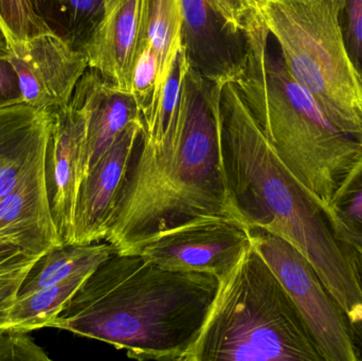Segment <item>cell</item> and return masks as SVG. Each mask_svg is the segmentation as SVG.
<instances>
[{
  "mask_svg": "<svg viewBox=\"0 0 362 361\" xmlns=\"http://www.w3.org/2000/svg\"><path fill=\"white\" fill-rule=\"evenodd\" d=\"M0 31L8 45L21 44L35 36L52 33L36 16L29 0H0Z\"/></svg>",
  "mask_w": 362,
  "mask_h": 361,
  "instance_id": "obj_22",
  "label": "cell"
},
{
  "mask_svg": "<svg viewBox=\"0 0 362 361\" xmlns=\"http://www.w3.org/2000/svg\"><path fill=\"white\" fill-rule=\"evenodd\" d=\"M244 30L246 68L234 84L281 160L325 211L362 142L342 131L293 78L257 8Z\"/></svg>",
  "mask_w": 362,
  "mask_h": 361,
  "instance_id": "obj_3",
  "label": "cell"
},
{
  "mask_svg": "<svg viewBox=\"0 0 362 361\" xmlns=\"http://www.w3.org/2000/svg\"><path fill=\"white\" fill-rule=\"evenodd\" d=\"M51 114L45 165L47 188L59 239L63 245H70L74 244L76 203L83 182L86 118L71 101L51 110Z\"/></svg>",
  "mask_w": 362,
  "mask_h": 361,
  "instance_id": "obj_11",
  "label": "cell"
},
{
  "mask_svg": "<svg viewBox=\"0 0 362 361\" xmlns=\"http://www.w3.org/2000/svg\"><path fill=\"white\" fill-rule=\"evenodd\" d=\"M131 93L141 114L144 125L153 120L159 97V59L148 40V32L142 37L136 54Z\"/></svg>",
  "mask_w": 362,
  "mask_h": 361,
  "instance_id": "obj_21",
  "label": "cell"
},
{
  "mask_svg": "<svg viewBox=\"0 0 362 361\" xmlns=\"http://www.w3.org/2000/svg\"><path fill=\"white\" fill-rule=\"evenodd\" d=\"M8 48L23 102L40 110L67 105L88 69L85 53L54 33L8 45Z\"/></svg>",
  "mask_w": 362,
  "mask_h": 361,
  "instance_id": "obj_9",
  "label": "cell"
},
{
  "mask_svg": "<svg viewBox=\"0 0 362 361\" xmlns=\"http://www.w3.org/2000/svg\"><path fill=\"white\" fill-rule=\"evenodd\" d=\"M341 27L349 57L362 82V0H344Z\"/></svg>",
  "mask_w": 362,
  "mask_h": 361,
  "instance_id": "obj_23",
  "label": "cell"
},
{
  "mask_svg": "<svg viewBox=\"0 0 362 361\" xmlns=\"http://www.w3.org/2000/svg\"><path fill=\"white\" fill-rule=\"evenodd\" d=\"M357 266H358L359 277L362 285V251L357 252Z\"/></svg>",
  "mask_w": 362,
  "mask_h": 361,
  "instance_id": "obj_29",
  "label": "cell"
},
{
  "mask_svg": "<svg viewBox=\"0 0 362 361\" xmlns=\"http://www.w3.org/2000/svg\"><path fill=\"white\" fill-rule=\"evenodd\" d=\"M148 0H106L103 16L83 52L89 69L131 93L136 54L148 32Z\"/></svg>",
  "mask_w": 362,
  "mask_h": 361,
  "instance_id": "obj_12",
  "label": "cell"
},
{
  "mask_svg": "<svg viewBox=\"0 0 362 361\" xmlns=\"http://www.w3.org/2000/svg\"><path fill=\"white\" fill-rule=\"evenodd\" d=\"M325 213L338 239L362 251V153L338 184Z\"/></svg>",
  "mask_w": 362,
  "mask_h": 361,
  "instance_id": "obj_19",
  "label": "cell"
},
{
  "mask_svg": "<svg viewBox=\"0 0 362 361\" xmlns=\"http://www.w3.org/2000/svg\"><path fill=\"white\" fill-rule=\"evenodd\" d=\"M223 86L187 68L175 148L158 160L134 161L129 171L104 241L118 254H135L156 235L194 220L226 218L246 225L226 169Z\"/></svg>",
  "mask_w": 362,
  "mask_h": 361,
  "instance_id": "obj_1",
  "label": "cell"
},
{
  "mask_svg": "<svg viewBox=\"0 0 362 361\" xmlns=\"http://www.w3.org/2000/svg\"><path fill=\"white\" fill-rule=\"evenodd\" d=\"M250 245L246 225L226 218H202L156 235L132 254H140L169 271L208 273L221 280Z\"/></svg>",
  "mask_w": 362,
  "mask_h": 361,
  "instance_id": "obj_7",
  "label": "cell"
},
{
  "mask_svg": "<svg viewBox=\"0 0 362 361\" xmlns=\"http://www.w3.org/2000/svg\"><path fill=\"white\" fill-rule=\"evenodd\" d=\"M44 350L38 347L27 333L4 331L0 334V361H45L49 360Z\"/></svg>",
  "mask_w": 362,
  "mask_h": 361,
  "instance_id": "obj_24",
  "label": "cell"
},
{
  "mask_svg": "<svg viewBox=\"0 0 362 361\" xmlns=\"http://www.w3.org/2000/svg\"><path fill=\"white\" fill-rule=\"evenodd\" d=\"M90 273L69 278L30 294L18 295L8 312L4 330L28 334L49 328Z\"/></svg>",
  "mask_w": 362,
  "mask_h": 361,
  "instance_id": "obj_18",
  "label": "cell"
},
{
  "mask_svg": "<svg viewBox=\"0 0 362 361\" xmlns=\"http://www.w3.org/2000/svg\"><path fill=\"white\" fill-rule=\"evenodd\" d=\"M116 250L110 243L70 244L47 252L32 267L18 295L61 283L69 278L90 273Z\"/></svg>",
  "mask_w": 362,
  "mask_h": 361,
  "instance_id": "obj_16",
  "label": "cell"
},
{
  "mask_svg": "<svg viewBox=\"0 0 362 361\" xmlns=\"http://www.w3.org/2000/svg\"><path fill=\"white\" fill-rule=\"evenodd\" d=\"M293 78L362 142V82L346 50L344 0H255Z\"/></svg>",
  "mask_w": 362,
  "mask_h": 361,
  "instance_id": "obj_5",
  "label": "cell"
},
{
  "mask_svg": "<svg viewBox=\"0 0 362 361\" xmlns=\"http://www.w3.org/2000/svg\"><path fill=\"white\" fill-rule=\"evenodd\" d=\"M42 256L25 254L14 246L0 243V278L21 267L37 262Z\"/></svg>",
  "mask_w": 362,
  "mask_h": 361,
  "instance_id": "obj_28",
  "label": "cell"
},
{
  "mask_svg": "<svg viewBox=\"0 0 362 361\" xmlns=\"http://www.w3.org/2000/svg\"><path fill=\"white\" fill-rule=\"evenodd\" d=\"M226 18L240 29H244L245 21L257 8L255 0H210Z\"/></svg>",
  "mask_w": 362,
  "mask_h": 361,
  "instance_id": "obj_27",
  "label": "cell"
},
{
  "mask_svg": "<svg viewBox=\"0 0 362 361\" xmlns=\"http://www.w3.org/2000/svg\"><path fill=\"white\" fill-rule=\"evenodd\" d=\"M45 165L0 201V243L35 256L63 246L51 212Z\"/></svg>",
  "mask_w": 362,
  "mask_h": 361,
  "instance_id": "obj_13",
  "label": "cell"
},
{
  "mask_svg": "<svg viewBox=\"0 0 362 361\" xmlns=\"http://www.w3.org/2000/svg\"><path fill=\"white\" fill-rule=\"evenodd\" d=\"M51 110L23 103L0 107V201L46 161Z\"/></svg>",
  "mask_w": 362,
  "mask_h": 361,
  "instance_id": "obj_15",
  "label": "cell"
},
{
  "mask_svg": "<svg viewBox=\"0 0 362 361\" xmlns=\"http://www.w3.org/2000/svg\"><path fill=\"white\" fill-rule=\"evenodd\" d=\"M218 288L214 276L169 271L140 254H112L49 328L103 341L137 360L180 361Z\"/></svg>",
  "mask_w": 362,
  "mask_h": 361,
  "instance_id": "obj_2",
  "label": "cell"
},
{
  "mask_svg": "<svg viewBox=\"0 0 362 361\" xmlns=\"http://www.w3.org/2000/svg\"><path fill=\"white\" fill-rule=\"evenodd\" d=\"M181 44L187 63L204 80L223 86L244 72L248 42L210 0H180Z\"/></svg>",
  "mask_w": 362,
  "mask_h": 361,
  "instance_id": "obj_8",
  "label": "cell"
},
{
  "mask_svg": "<svg viewBox=\"0 0 362 361\" xmlns=\"http://www.w3.org/2000/svg\"><path fill=\"white\" fill-rule=\"evenodd\" d=\"M105 1L29 0V4L52 33L83 51L103 16Z\"/></svg>",
  "mask_w": 362,
  "mask_h": 361,
  "instance_id": "obj_17",
  "label": "cell"
},
{
  "mask_svg": "<svg viewBox=\"0 0 362 361\" xmlns=\"http://www.w3.org/2000/svg\"><path fill=\"white\" fill-rule=\"evenodd\" d=\"M148 36L159 59V93L181 47L180 0H148Z\"/></svg>",
  "mask_w": 362,
  "mask_h": 361,
  "instance_id": "obj_20",
  "label": "cell"
},
{
  "mask_svg": "<svg viewBox=\"0 0 362 361\" xmlns=\"http://www.w3.org/2000/svg\"><path fill=\"white\" fill-rule=\"evenodd\" d=\"M70 101L84 112L86 118L84 180L120 134L131 123L142 121L141 114L131 93L116 88L89 68L76 84Z\"/></svg>",
  "mask_w": 362,
  "mask_h": 361,
  "instance_id": "obj_14",
  "label": "cell"
},
{
  "mask_svg": "<svg viewBox=\"0 0 362 361\" xmlns=\"http://www.w3.org/2000/svg\"><path fill=\"white\" fill-rule=\"evenodd\" d=\"M322 361L288 292L251 245L218 288L180 361Z\"/></svg>",
  "mask_w": 362,
  "mask_h": 361,
  "instance_id": "obj_4",
  "label": "cell"
},
{
  "mask_svg": "<svg viewBox=\"0 0 362 361\" xmlns=\"http://www.w3.org/2000/svg\"><path fill=\"white\" fill-rule=\"evenodd\" d=\"M36 263L21 267V268L0 278V334L6 331L4 326L8 319L11 307L16 300L28 273Z\"/></svg>",
  "mask_w": 362,
  "mask_h": 361,
  "instance_id": "obj_26",
  "label": "cell"
},
{
  "mask_svg": "<svg viewBox=\"0 0 362 361\" xmlns=\"http://www.w3.org/2000/svg\"><path fill=\"white\" fill-rule=\"evenodd\" d=\"M249 229L253 247L288 292L322 361L361 360L348 317L310 261L283 237L264 229Z\"/></svg>",
  "mask_w": 362,
  "mask_h": 361,
  "instance_id": "obj_6",
  "label": "cell"
},
{
  "mask_svg": "<svg viewBox=\"0 0 362 361\" xmlns=\"http://www.w3.org/2000/svg\"><path fill=\"white\" fill-rule=\"evenodd\" d=\"M23 102L18 76L11 63L10 48L0 31V107Z\"/></svg>",
  "mask_w": 362,
  "mask_h": 361,
  "instance_id": "obj_25",
  "label": "cell"
},
{
  "mask_svg": "<svg viewBox=\"0 0 362 361\" xmlns=\"http://www.w3.org/2000/svg\"><path fill=\"white\" fill-rule=\"evenodd\" d=\"M144 129V121L131 123L89 170L78 191L74 244L105 241Z\"/></svg>",
  "mask_w": 362,
  "mask_h": 361,
  "instance_id": "obj_10",
  "label": "cell"
}]
</instances>
